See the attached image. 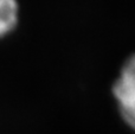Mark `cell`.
<instances>
[{"label": "cell", "instance_id": "6da1fadb", "mask_svg": "<svg viewBox=\"0 0 135 134\" xmlns=\"http://www.w3.org/2000/svg\"><path fill=\"white\" fill-rule=\"evenodd\" d=\"M113 95L122 119L135 131V54L124 61L113 84Z\"/></svg>", "mask_w": 135, "mask_h": 134}, {"label": "cell", "instance_id": "7a4b0ae2", "mask_svg": "<svg viewBox=\"0 0 135 134\" xmlns=\"http://www.w3.org/2000/svg\"><path fill=\"white\" fill-rule=\"evenodd\" d=\"M17 0H0V37L11 32L18 21Z\"/></svg>", "mask_w": 135, "mask_h": 134}]
</instances>
